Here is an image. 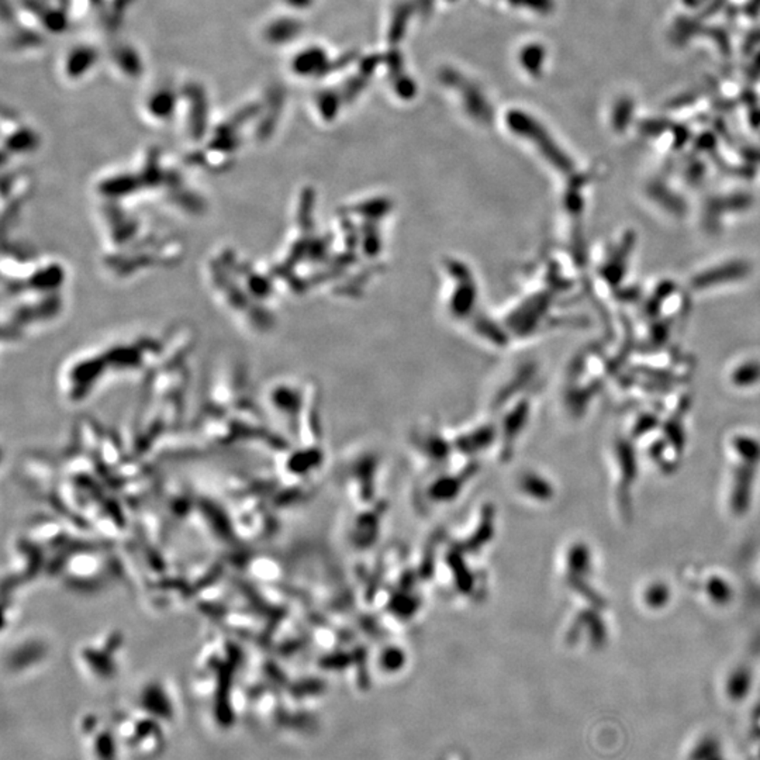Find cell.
I'll list each match as a JSON object with an SVG mask.
<instances>
[{"label": "cell", "mask_w": 760, "mask_h": 760, "mask_svg": "<svg viewBox=\"0 0 760 760\" xmlns=\"http://www.w3.org/2000/svg\"><path fill=\"white\" fill-rule=\"evenodd\" d=\"M101 266L114 279H130L168 268L184 255L176 233L156 227L138 207L98 202Z\"/></svg>", "instance_id": "obj_1"}, {"label": "cell", "mask_w": 760, "mask_h": 760, "mask_svg": "<svg viewBox=\"0 0 760 760\" xmlns=\"http://www.w3.org/2000/svg\"><path fill=\"white\" fill-rule=\"evenodd\" d=\"M38 143H40V137L32 127L13 119L10 133H4V157L9 154V157H12L10 161H12L19 157L29 156L38 148Z\"/></svg>", "instance_id": "obj_6"}, {"label": "cell", "mask_w": 760, "mask_h": 760, "mask_svg": "<svg viewBox=\"0 0 760 760\" xmlns=\"http://www.w3.org/2000/svg\"><path fill=\"white\" fill-rule=\"evenodd\" d=\"M204 272L215 301L238 326L252 334L271 328L276 286L272 270L224 247L207 258Z\"/></svg>", "instance_id": "obj_3"}, {"label": "cell", "mask_w": 760, "mask_h": 760, "mask_svg": "<svg viewBox=\"0 0 760 760\" xmlns=\"http://www.w3.org/2000/svg\"><path fill=\"white\" fill-rule=\"evenodd\" d=\"M96 202L157 204L179 217H202L207 199L186 172L164 152L146 151L134 164L103 172L92 185Z\"/></svg>", "instance_id": "obj_2"}, {"label": "cell", "mask_w": 760, "mask_h": 760, "mask_svg": "<svg viewBox=\"0 0 760 760\" xmlns=\"http://www.w3.org/2000/svg\"><path fill=\"white\" fill-rule=\"evenodd\" d=\"M171 339L169 334H128L83 348L61 367V387L65 396L80 399L106 376L148 371L161 361Z\"/></svg>", "instance_id": "obj_4"}, {"label": "cell", "mask_w": 760, "mask_h": 760, "mask_svg": "<svg viewBox=\"0 0 760 760\" xmlns=\"http://www.w3.org/2000/svg\"><path fill=\"white\" fill-rule=\"evenodd\" d=\"M752 760H760V738H757L756 745L752 751Z\"/></svg>", "instance_id": "obj_7"}, {"label": "cell", "mask_w": 760, "mask_h": 760, "mask_svg": "<svg viewBox=\"0 0 760 760\" xmlns=\"http://www.w3.org/2000/svg\"><path fill=\"white\" fill-rule=\"evenodd\" d=\"M681 760H734L731 749L714 729H700L684 745Z\"/></svg>", "instance_id": "obj_5"}]
</instances>
